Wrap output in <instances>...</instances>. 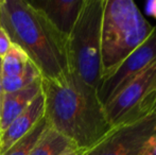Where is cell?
Instances as JSON below:
<instances>
[{
    "instance_id": "4fadbf2b",
    "label": "cell",
    "mask_w": 156,
    "mask_h": 155,
    "mask_svg": "<svg viewBox=\"0 0 156 155\" xmlns=\"http://www.w3.org/2000/svg\"><path fill=\"white\" fill-rule=\"evenodd\" d=\"M28 55L16 45L12 44L8 53L1 58L2 78L13 77L25 70L29 63Z\"/></svg>"
},
{
    "instance_id": "277c9868",
    "label": "cell",
    "mask_w": 156,
    "mask_h": 155,
    "mask_svg": "<svg viewBox=\"0 0 156 155\" xmlns=\"http://www.w3.org/2000/svg\"><path fill=\"white\" fill-rule=\"evenodd\" d=\"M103 6L104 0H84L78 20L66 41L69 71L96 90L102 80Z\"/></svg>"
},
{
    "instance_id": "9a60e30c",
    "label": "cell",
    "mask_w": 156,
    "mask_h": 155,
    "mask_svg": "<svg viewBox=\"0 0 156 155\" xmlns=\"http://www.w3.org/2000/svg\"><path fill=\"white\" fill-rule=\"evenodd\" d=\"M12 46V41L8 36L6 32L2 28H0V60L8 53Z\"/></svg>"
},
{
    "instance_id": "6da1fadb",
    "label": "cell",
    "mask_w": 156,
    "mask_h": 155,
    "mask_svg": "<svg viewBox=\"0 0 156 155\" xmlns=\"http://www.w3.org/2000/svg\"><path fill=\"white\" fill-rule=\"evenodd\" d=\"M45 118L53 130L80 149H90L112 126L97 90L72 72L56 79L41 78Z\"/></svg>"
},
{
    "instance_id": "8fae6325",
    "label": "cell",
    "mask_w": 156,
    "mask_h": 155,
    "mask_svg": "<svg viewBox=\"0 0 156 155\" xmlns=\"http://www.w3.org/2000/svg\"><path fill=\"white\" fill-rule=\"evenodd\" d=\"M72 146L69 139L49 126L30 155H62Z\"/></svg>"
},
{
    "instance_id": "30bf717a",
    "label": "cell",
    "mask_w": 156,
    "mask_h": 155,
    "mask_svg": "<svg viewBox=\"0 0 156 155\" xmlns=\"http://www.w3.org/2000/svg\"><path fill=\"white\" fill-rule=\"evenodd\" d=\"M41 91V78L28 87L14 93H4L0 113V133L3 132L11 122L23 113Z\"/></svg>"
},
{
    "instance_id": "ba28073f",
    "label": "cell",
    "mask_w": 156,
    "mask_h": 155,
    "mask_svg": "<svg viewBox=\"0 0 156 155\" xmlns=\"http://www.w3.org/2000/svg\"><path fill=\"white\" fill-rule=\"evenodd\" d=\"M64 37L68 38L76 25L84 0H38L29 1Z\"/></svg>"
},
{
    "instance_id": "5b68a950",
    "label": "cell",
    "mask_w": 156,
    "mask_h": 155,
    "mask_svg": "<svg viewBox=\"0 0 156 155\" xmlns=\"http://www.w3.org/2000/svg\"><path fill=\"white\" fill-rule=\"evenodd\" d=\"M156 107V61L132 79L104 105L112 129L153 115Z\"/></svg>"
},
{
    "instance_id": "8992f818",
    "label": "cell",
    "mask_w": 156,
    "mask_h": 155,
    "mask_svg": "<svg viewBox=\"0 0 156 155\" xmlns=\"http://www.w3.org/2000/svg\"><path fill=\"white\" fill-rule=\"evenodd\" d=\"M156 132L155 115L134 123L112 129L87 155H144L148 141Z\"/></svg>"
},
{
    "instance_id": "9c48e42d",
    "label": "cell",
    "mask_w": 156,
    "mask_h": 155,
    "mask_svg": "<svg viewBox=\"0 0 156 155\" xmlns=\"http://www.w3.org/2000/svg\"><path fill=\"white\" fill-rule=\"evenodd\" d=\"M44 116L45 97L43 91H41L32 103L15 118L3 132L0 133V155L4 153L13 143L28 134Z\"/></svg>"
},
{
    "instance_id": "44dd1931",
    "label": "cell",
    "mask_w": 156,
    "mask_h": 155,
    "mask_svg": "<svg viewBox=\"0 0 156 155\" xmlns=\"http://www.w3.org/2000/svg\"><path fill=\"white\" fill-rule=\"evenodd\" d=\"M86 152H87V151H86ZM86 152H85V154H84V155H87V154H86Z\"/></svg>"
},
{
    "instance_id": "e0dca14e",
    "label": "cell",
    "mask_w": 156,
    "mask_h": 155,
    "mask_svg": "<svg viewBox=\"0 0 156 155\" xmlns=\"http://www.w3.org/2000/svg\"><path fill=\"white\" fill-rule=\"evenodd\" d=\"M144 10H146V13L149 16L156 19V0H149V1H147Z\"/></svg>"
},
{
    "instance_id": "2e32d148",
    "label": "cell",
    "mask_w": 156,
    "mask_h": 155,
    "mask_svg": "<svg viewBox=\"0 0 156 155\" xmlns=\"http://www.w3.org/2000/svg\"><path fill=\"white\" fill-rule=\"evenodd\" d=\"M144 155H156V132L148 141Z\"/></svg>"
},
{
    "instance_id": "7a4b0ae2",
    "label": "cell",
    "mask_w": 156,
    "mask_h": 155,
    "mask_svg": "<svg viewBox=\"0 0 156 155\" xmlns=\"http://www.w3.org/2000/svg\"><path fill=\"white\" fill-rule=\"evenodd\" d=\"M0 28L36 66L43 79L69 72L67 38L29 1L0 0Z\"/></svg>"
},
{
    "instance_id": "ffe728a7",
    "label": "cell",
    "mask_w": 156,
    "mask_h": 155,
    "mask_svg": "<svg viewBox=\"0 0 156 155\" xmlns=\"http://www.w3.org/2000/svg\"><path fill=\"white\" fill-rule=\"evenodd\" d=\"M153 115H155V117H156V107H155V110H154V112H153Z\"/></svg>"
},
{
    "instance_id": "ac0fdd59",
    "label": "cell",
    "mask_w": 156,
    "mask_h": 155,
    "mask_svg": "<svg viewBox=\"0 0 156 155\" xmlns=\"http://www.w3.org/2000/svg\"><path fill=\"white\" fill-rule=\"evenodd\" d=\"M86 149H80V148L76 147V146H72L69 149H67L62 155H84Z\"/></svg>"
},
{
    "instance_id": "7c38bea8",
    "label": "cell",
    "mask_w": 156,
    "mask_h": 155,
    "mask_svg": "<svg viewBox=\"0 0 156 155\" xmlns=\"http://www.w3.org/2000/svg\"><path fill=\"white\" fill-rule=\"evenodd\" d=\"M49 126V122L44 116L28 134H26L19 140L13 143L1 155H30L36 146V143L41 139V137L43 136L44 133L47 131Z\"/></svg>"
},
{
    "instance_id": "d6986e66",
    "label": "cell",
    "mask_w": 156,
    "mask_h": 155,
    "mask_svg": "<svg viewBox=\"0 0 156 155\" xmlns=\"http://www.w3.org/2000/svg\"><path fill=\"white\" fill-rule=\"evenodd\" d=\"M3 88H2V73H1V60H0V113H1L2 100H3Z\"/></svg>"
},
{
    "instance_id": "5bb4252c",
    "label": "cell",
    "mask_w": 156,
    "mask_h": 155,
    "mask_svg": "<svg viewBox=\"0 0 156 155\" xmlns=\"http://www.w3.org/2000/svg\"><path fill=\"white\" fill-rule=\"evenodd\" d=\"M41 72L36 68L34 64L29 61L27 67L23 72L19 75L13 76V77L8 78H2V88H3L4 93H14V91H18L20 89H23L28 87L30 84L35 82L36 80L41 79Z\"/></svg>"
},
{
    "instance_id": "3957f363",
    "label": "cell",
    "mask_w": 156,
    "mask_h": 155,
    "mask_svg": "<svg viewBox=\"0 0 156 155\" xmlns=\"http://www.w3.org/2000/svg\"><path fill=\"white\" fill-rule=\"evenodd\" d=\"M152 26L132 0H104L101 23L102 80L152 33ZM101 80V81H102Z\"/></svg>"
},
{
    "instance_id": "52a82bcc",
    "label": "cell",
    "mask_w": 156,
    "mask_h": 155,
    "mask_svg": "<svg viewBox=\"0 0 156 155\" xmlns=\"http://www.w3.org/2000/svg\"><path fill=\"white\" fill-rule=\"evenodd\" d=\"M156 61V25L147 41L135 49L113 73L103 79L97 89L104 106L126 83L141 73Z\"/></svg>"
}]
</instances>
